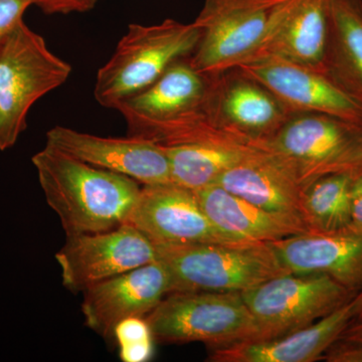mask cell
Segmentation results:
<instances>
[{
  "label": "cell",
  "mask_w": 362,
  "mask_h": 362,
  "mask_svg": "<svg viewBox=\"0 0 362 362\" xmlns=\"http://www.w3.org/2000/svg\"><path fill=\"white\" fill-rule=\"evenodd\" d=\"M45 201L68 235L124 225L139 199V182L95 168L45 144L33 156Z\"/></svg>",
  "instance_id": "cell-1"
},
{
  "label": "cell",
  "mask_w": 362,
  "mask_h": 362,
  "mask_svg": "<svg viewBox=\"0 0 362 362\" xmlns=\"http://www.w3.org/2000/svg\"><path fill=\"white\" fill-rule=\"evenodd\" d=\"M194 23L168 20L131 23L109 61L99 69L94 96L105 108L119 105L153 84L176 62L189 58L199 42Z\"/></svg>",
  "instance_id": "cell-2"
},
{
  "label": "cell",
  "mask_w": 362,
  "mask_h": 362,
  "mask_svg": "<svg viewBox=\"0 0 362 362\" xmlns=\"http://www.w3.org/2000/svg\"><path fill=\"white\" fill-rule=\"evenodd\" d=\"M173 292H244L289 273L268 243H199L156 246Z\"/></svg>",
  "instance_id": "cell-3"
},
{
  "label": "cell",
  "mask_w": 362,
  "mask_h": 362,
  "mask_svg": "<svg viewBox=\"0 0 362 362\" xmlns=\"http://www.w3.org/2000/svg\"><path fill=\"white\" fill-rule=\"evenodd\" d=\"M71 66L21 21L0 47V150L14 146L35 102L65 84Z\"/></svg>",
  "instance_id": "cell-4"
},
{
  "label": "cell",
  "mask_w": 362,
  "mask_h": 362,
  "mask_svg": "<svg viewBox=\"0 0 362 362\" xmlns=\"http://www.w3.org/2000/svg\"><path fill=\"white\" fill-rule=\"evenodd\" d=\"M262 147L289 169L304 189L323 176L362 166V128L317 113H292Z\"/></svg>",
  "instance_id": "cell-5"
},
{
  "label": "cell",
  "mask_w": 362,
  "mask_h": 362,
  "mask_svg": "<svg viewBox=\"0 0 362 362\" xmlns=\"http://www.w3.org/2000/svg\"><path fill=\"white\" fill-rule=\"evenodd\" d=\"M147 322L157 341L202 342L209 349L254 341L258 326L240 292H173Z\"/></svg>",
  "instance_id": "cell-6"
},
{
  "label": "cell",
  "mask_w": 362,
  "mask_h": 362,
  "mask_svg": "<svg viewBox=\"0 0 362 362\" xmlns=\"http://www.w3.org/2000/svg\"><path fill=\"white\" fill-rule=\"evenodd\" d=\"M258 337L270 340L308 327L356 296L325 274L287 273L240 293Z\"/></svg>",
  "instance_id": "cell-7"
},
{
  "label": "cell",
  "mask_w": 362,
  "mask_h": 362,
  "mask_svg": "<svg viewBox=\"0 0 362 362\" xmlns=\"http://www.w3.org/2000/svg\"><path fill=\"white\" fill-rule=\"evenodd\" d=\"M279 0H204L194 23L199 42L190 64L214 78L245 65L265 39Z\"/></svg>",
  "instance_id": "cell-8"
},
{
  "label": "cell",
  "mask_w": 362,
  "mask_h": 362,
  "mask_svg": "<svg viewBox=\"0 0 362 362\" xmlns=\"http://www.w3.org/2000/svg\"><path fill=\"white\" fill-rule=\"evenodd\" d=\"M209 84L211 78L195 70L188 58L182 59L116 110L125 119L128 136L156 143L204 110Z\"/></svg>",
  "instance_id": "cell-9"
},
{
  "label": "cell",
  "mask_w": 362,
  "mask_h": 362,
  "mask_svg": "<svg viewBox=\"0 0 362 362\" xmlns=\"http://www.w3.org/2000/svg\"><path fill=\"white\" fill-rule=\"evenodd\" d=\"M63 284L74 292L147 265L157 259L156 247L126 223L105 232L68 235L56 254Z\"/></svg>",
  "instance_id": "cell-10"
},
{
  "label": "cell",
  "mask_w": 362,
  "mask_h": 362,
  "mask_svg": "<svg viewBox=\"0 0 362 362\" xmlns=\"http://www.w3.org/2000/svg\"><path fill=\"white\" fill-rule=\"evenodd\" d=\"M204 111L218 127L259 146L292 114L266 87L238 69L211 78Z\"/></svg>",
  "instance_id": "cell-11"
},
{
  "label": "cell",
  "mask_w": 362,
  "mask_h": 362,
  "mask_svg": "<svg viewBox=\"0 0 362 362\" xmlns=\"http://www.w3.org/2000/svg\"><path fill=\"white\" fill-rule=\"evenodd\" d=\"M127 223L154 246L233 243L214 228L194 192L173 182L143 185Z\"/></svg>",
  "instance_id": "cell-12"
},
{
  "label": "cell",
  "mask_w": 362,
  "mask_h": 362,
  "mask_svg": "<svg viewBox=\"0 0 362 362\" xmlns=\"http://www.w3.org/2000/svg\"><path fill=\"white\" fill-rule=\"evenodd\" d=\"M47 145L74 158L128 176L143 185L171 182L165 151L142 138L101 137L56 126L47 131Z\"/></svg>",
  "instance_id": "cell-13"
},
{
  "label": "cell",
  "mask_w": 362,
  "mask_h": 362,
  "mask_svg": "<svg viewBox=\"0 0 362 362\" xmlns=\"http://www.w3.org/2000/svg\"><path fill=\"white\" fill-rule=\"evenodd\" d=\"M171 292L170 275L156 259L85 290L86 325L103 337H113L117 324L148 315Z\"/></svg>",
  "instance_id": "cell-14"
},
{
  "label": "cell",
  "mask_w": 362,
  "mask_h": 362,
  "mask_svg": "<svg viewBox=\"0 0 362 362\" xmlns=\"http://www.w3.org/2000/svg\"><path fill=\"white\" fill-rule=\"evenodd\" d=\"M280 100L291 113L335 117L362 128V107L321 71L281 59H264L238 66Z\"/></svg>",
  "instance_id": "cell-15"
},
{
  "label": "cell",
  "mask_w": 362,
  "mask_h": 362,
  "mask_svg": "<svg viewBox=\"0 0 362 362\" xmlns=\"http://www.w3.org/2000/svg\"><path fill=\"white\" fill-rule=\"evenodd\" d=\"M268 244L289 273L325 274L356 294L362 290L361 228L299 233Z\"/></svg>",
  "instance_id": "cell-16"
},
{
  "label": "cell",
  "mask_w": 362,
  "mask_h": 362,
  "mask_svg": "<svg viewBox=\"0 0 362 362\" xmlns=\"http://www.w3.org/2000/svg\"><path fill=\"white\" fill-rule=\"evenodd\" d=\"M331 0H279L265 39L247 64L281 59L321 71Z\"/></svg>",
  "instance_id": "cell-17"
},
{
  "label": "cell",
  "mask_w": 362,
  "mask_h": 362,
  "mask_svg": "<svg viewBox=\"0 0 362 362\" xmlns=\"http://www.w3.org/2000/svg\"><path fill=\"white\" fill-rule=\"evenodd\" d=\"M216 185L308 232L301 214L303 187L282 162L263 147L226 171Z\"/></svg>",
  "instance_id": "cell-18"
},
{
  "label": "cell",
  "mask_w": 362,
  "mask_h": 362,
  "mask_svg": "<svg viewBox=\"0 0 362 362\" xmlns=\"http://www.w3.org/2000/svg\"><path fill=\"white\" fill-rule=\"evenodd\" d=\"M354 323L351 304L343 305L308 327L270 340L244 341L211 349L214 362H313L323 359L330 347Z\"/></svg>",
  "instance_id": "cell-19"
},
{
  "label": "cell",
  "mask_w": 362,
  "mask_h": 362,
  "mask_svg": "<svg viewBox=\"0 0 362 362\" xmlns=\"http://www.w3.org/2000/svg\"><path fill=\"white\" fill-rule=\"evenodd\" d=\"M214 228L233 243H271L306 230L218 185L194 192Z\"/></svg>",
  "instance_id": "cell-20"
},
{
  "label": "cell",
  "mask_w": 362,
  "mask_h": 362,
  "mask_svg": "<svg viewBox=\"0 0 362 362\" xmlns=\"http://www.w3.org/2000/svg\"><path fill=\"white\" fill-rule=\"evenodd\" d=\"M321 73L362 107V0H331Z\"/></svg>",
  "instance_id": "cell-21"
},
{
  "label": "cell",
  "mask_w": 362,
  "mask_h": 362,
  "mask_svg": "<svg viewBox=\"0 0 362 362\" xmlns=\"http://www.w3.org/2000/svg\"><path fill=\"white\" fill-rule=\"evenodd\" d=\"M160 146L168 157L171 182L192 192L216 185L226 171L262 148L235 138Z\"/></svg>",
  "instance_id": "cell-22"
},
{
  "label": "cell",
  "mask_w": 362,
  "mask_h": 362,
  "mask_svg": "<svg viewBox=\"0 0 362 362\" xmlns=\"http://www.w3.org/2000/svg\"><path fill=\"white\" fill-rule=\"evenodd\" d=\"M356 171L325 175L305 188L301 214L308 232H330L351 226L350 187Z\"/></svg>",
  "instance_id": "cell-23"
},
{
  "label": "cell",
  "mask_w": 362,
  "mask_h": 362,
  "mask_svg": "<svg viewBox=\"0 0 362 362\" xmlns=\"http://www.w3.org/2000/svg\"><path fill=\"white\" fill-rule=\"evenodd\" d=\"M113 337L123 362L148 361L154 352V339L146 317H130L117 324Z\"/></svg>",
  "instance_id": "cell-24"
},
{
  "label": "cell",
  "mask_w": 362,
  "mask_h": 362,
  "mask_svg": "<svg viewBox=\"0 0 362 362\" xmlns=\"http://www.w3.org/2000/svg\"><path fill=\"white\" fill-rule=\"evenodd\" d=\"M33 6V0H0V47L23 21L26 9Z\"/></svg>",
  "instance_id": "cell-25"
},
{
  "label": "cell",
  "mask_w": 362,
  "mask_h": 362,
  "mask_svg": "<svg viewBox=\"0 0 362 362\" xmlns=\"http://www.w3.org/2000/svg\"><path fill=\"white\" fill-rule=\"evenodd\" d=\"M98 0H33V6L47 14L82 13L92 11Z\"/></svg>",
  "instance_id": "cell-26"
},
{
  "label": "cell",
  "mask_w": 362,
  "mask_h": 362,
  "mask_svg": "<svg viewBox=\"0 0 362 362\" xmlns=\"http://www.w3.org/2000/svg\"><path fill=\"white\" fill-rule=\"evenodd\" d=\"M323 359L328 362H362V342L338 340Z\"/></svg>",
  "instance_id": "cell-27"
},
{
  "label": "cell",
  "mask_w": 362,
  "mask_h": 362,
  "mask_svg": "<svg viewBox=\"0 0 362 362\" xmlns=\"http://www.w3.org/2000/svg\"><path fill=\"white\" fill-rule=\"evenodd\" d=\"M350 216L351 226L362 230V166L352 177L350 187Z\"/></svg>",
  "instance_id": "cell-28"
},
{
  "label": "cell",
  "mask_w": 362,
  "mask_h": 362,
  "mask_svg": "<svg viewBox=\"0 0 362 362\" xmlns=\"http://www.w3.org/2000/svg\"><path fill=\"white\" fill-rule=\"evenodd\" d=\"M339 340L345 341L362 342V321L361 322L352 323L345 330Z\"/></svg>",
  "instance_id": "cell-29"
},
{
  "label": "cell",
  "mask_w": 362,
  "mask_h": 362,
  "mask_svg": "<svg viewBox=\"0 0 362 362\" xmlns=\"http://www.w3.org/2000/svg\"><path fill=\"white\" fill-rule=\"evenodd\" d=\"M351 304L352 314H354V323L362 321V290L357 293L354 299L350 301Z\"/></svg>",
  "instance_id": "cell-30"
}]
</instances>
